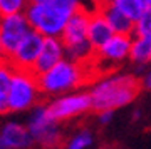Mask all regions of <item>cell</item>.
<instances>
[{
  "mask_svg": "<svg viewBox=\"0 0 151 149\" xmlns=\"http://www.w3.org/2000/svg\"><path fill=\"white\" fill-rule=\"evenodd\" d=\"M141 77L136 74L123 72H104L96 75L87 87V92L92 101V111L99 112L104 109H121L134 101L139 94Z\"/></svg>",
  "mask_w": 151,
  "mask_h": 149,
  "instance_id": "1",
  "label": "cell"
},
{
  "mask_svg": "<svg viewBox=\"0 0 151 149\" xmlns=\"http://www.w3.org/2000/svg\"><path fill=\"white\" fill-rule=\"evenodd\" d=\"M37 77L44 97L50 99L60 94L79 91L89 85L91 80L96 77V72L91 64H84L74 59L64 57L54 67H50L42 74H37Z\"/></svg>",
  "mask_w": 151,
  "mask_h": 149,
  "instance_id": "2",
  "label": "cell"
},
{
  "mask_svg": "<svg viewBox=\"0 0 151 149\" xmlns=\"http://www.w3.org/2000/svg\"><path fill=\"white\" fill-rule=\"evenodd\" d=\"M89 7L86 0H44L30 2L25 10L29 24L44 37H60L67 22L77 10Z\"/></svg>",
  "mask_w": 151,
  "mask_h": 149,
  "instance_id": "3",
  "label": "cell"
},
{
  "mask_svg": "<svg viewBox=\"0 0 151 149\" xmlns=\"http://www.w3.org/2000/svg\"><path fill=\"white\" fill-rule=\"evenodd\" d=\"M89 14H91V7H84L77 10L69 19L67 25L60 34V39L65 47V57L74 59L77 62H84V64H91L96 55V49L91 44L89 34H87Z\"/></svg>",
  "mask_w": 151,
  "mask_h": 149,
  "instance_id": "4",
  "label": "cell"
},
{
  "mask_svg": "<svg viewBox=\"0 0 151 149\" xmlns=\"http://www.w3.org/2000/svg\"><path fill=\"white\" fill-rule=\"evenodd\" d=\"M44 99L39 77L34 70L14 69L9 87V111L29 112Z\"/></svg>",
  "mask_w": 151,
  "mask_h": 149,
  "instance_id": "5",
  "label": "cell"
},
{
  "mask_svg": "<svg viewBox=\"0 0 151 149\" xmlns=\"http://www.w3.org/2000/svg\"><path fill=\"white\" fill-rule=\"evenodd\" d=\"M27 128L29 133L32 136L34 144H37L40 148H59L65 141L64 131L60 128V124L55 119L45 102H40L37 106L29 111L27 117Z\"/></svg>",
  "mask_w": 151,
  "mask_h": 149,
  "instance_id": "6",
  "label": "cell"
},
{
  "mask_svg": "<svg viewBox=\"0 0 151 149\" xmlns=\"http://www.w3.org/2000/svg\"><path fill=\"white\" fill-rule=\"evenodd\" d=\"M131 44H133L131 34H114L104 45H101L96 50V55L91 62L96 75L116 70L123 62L129 60Z\"/></svg>",
  "mask_w": 151,
  "mask_h": 149,
  "instance_id": "7",
  "label": "cell"
},
{
  "mask_svg": "<svg viewBox=\"0 0 151 149\" xmlns=\"http://www.w3.org/2000/svg\"><path fill=\"white\" fill-rule=\"evenodd\" d=\"M45 104H47L50 114L59 122H69L76 117H81L92 111L91 96L87 91H82V89L50 97Z\"/></svg>",
  "mask_w": 151,
  "mask_h": 149,
  "instance_id": "8",
  "label": "cell"
},
{
  "mask_svg": "<svg viewBox=\"0 0 151 149\" xmlns=\"http://www.w3.org/2000/svg\"><path fill=\"white\" fill-rule=\"evenodd\" d=\"M30 30L32 27L25 14L0 17V54L9 59Z\"/></svg>",
  "mask_w": 151,
  "mask_h": 149,
  "instance_id": "9",
  "label": "cell"
},
{
  "mask_svg": "<svg viewBox=\"0 0 151 149\" xmlns=\"http://www.w3.org/2000/svg\"><path fill=\"white\" fill-rule=\"evenodd\" d=\"M42 44H44V35L32 29L22 39V42L17 45L14 54L7 60L14 65V69L34 70V65L37 62V57L40 54V49H42Z\"/></svg>",
  "mask_w": 151,
  "mask_h": 149,
  "instance_id": "10",
  "label": "cell"
},
{
  "mask_svg": "<svg viewBox=\"0 0 151 149\" xmlns=\"http://www.w3.org/2000/svg\"><path fill=\"white\" fill-rule=\"evenodd\" d=\"M34 146L27 124L7 121L0 126V149H27Z\"/></svg>",
  "mask_w": 151,
  "mask_h": 149,
  "instance_id": "11",
  "label": "cell"
},
{
  "mask_svg": "<svg viewBox=\"0 0 151 149\" xmlns=\"http://www.w3.org/2000/svg\"><path fill=\"white\" fill-rule=\"evenodd\" d=\"M65 57V47L60 37H44V44L40 49V54L37 57V62L34 65L35 74H42L50 67H54L57 62H60Z\"/></svg>",
  "mask_w": 151,
  "mask_h": 149,
  "instance_id": "12",
  "label": "cell"
},
{
  "mask_svg": "<svg viewBox=\"0 0 151 149\" xmlns=\"http://www.w3.org/2000/svg\"><path fill=\"white\" fill-rule=\"evenodd\" d=\"M87 34H89V40H91V44L94 45L96 50L114 35V30L111 29L108 19H106V15L103 14V10L99 7H91Z\"/></svg>",
  "mask_w": 151,
  "mask_h": 149,
  "instance_id": "13",
  "label": "cell"
},
{
  "mask_svg": "<svg viewBox=\"0 0 151 149\" xmlns=\"http://www.w3.org/2000/svg\"><path fill=\"white\" fill-rule=\"evenodd\" d=\"M129 62L136 65V70H143L151 64V35H133Z\"/></svg>",
  "mask_w": 151,
  "mask_h": 149,
  "instance_id": "14",
  "label": "cell"
},
{
  "mask_svg": "<svg viewBox=\"0 0 151 149\" xmlns=\"http://www.w3.org/2000/svg\"><path fill=\"white\" fill-rule=\"evenodd\" d=\"M99 9L106 15V19H108L111 29L114 30V34H131L133 35V32H134V22L131 20L128 15H124L114 4L103 5Z\"/></svg>",
  "mask_w": 151,
  "mask_h": 149,
  "instance_id": "15",
  "label": "cell"
},
{
  "mask_svg": "<svg viewBox=\"0 0 151 149\" xmlns=\"http://www.w3.org/2000/svg\"><path fill=\"white\" fill-rule=\"evenodd\" d=\"M14 74V65L7 60L0 67V116L9 114V87H10V79Z\"/></svg>",
  "mask_w": 151,
  "mask_h": 149,
  "instance_id": "16",
  "label": "cell"
},
{
  "mask_svg": "<svg viewBox=\"0 0 151 149\" xmlns=\"http://www.w3.org/2000/svg\"><path fill=\"white\" fill-rule=\"evenodd\" d=\"M114 5L128 15L133 22H136L146 10H148V2L146 0H116Z\"/></svg>",
  "mask_w": 151,
  "mask_h": 149,
  "instance_id": "17",
  "label": "cell"
},
{
  "mask_svg": "<svg viewBox=\"0 0 151 149\" xmlns=\"http://www.w3.org/2000/svg\"><path fill=\"white\" fill-rule=\"evenodd\" d=\"M94 144V134L89 129H77L70 138L64 141V148L67 149H87Z\"/></svg>",
  "mask_w": 151,
  "mask_h": 149,
  "instance_id": "18",
  "label": "cell"
},
{
  "mask_svg": "<svg viewBox=\"0 0 151 149\" xmlns=\"http://www.w3.org/2000/svg\"><path fill=\"white\" fill-rule=\"evenodd\" d=\"M30 0H0V17L25 14Z\"/></svg>",
  "mask_w": 151,
  "mask_h": 149,
  "instance_id": "19",
  "label": "cell"
},
{
  "mask_svg": "<svg viewBox=\"0 0 151 149\" xmlns=\"http://www.w3.org/2000/svg\"><path fill=\"white\" fill-rule=\"evenodd\" d=\"M133 35H151V10H146L134 22V32H133Z\"/></svg>",
  "mask_w": 151,
  "mask_h": 149,
  "instance_id": "20",
  "label": "cell"
},
{
  "mask_svg": "<svg viewBox=\"0 0 151 149\" xmlns=\"http://www.w3.org/2000/svg\"><path fill=\"white\" fill-rule=\"evenodd\" d=\"M97 114V122L101 126H108L111 121H113V116H114V111L113 109H104V111H99L96 112Z\"/></svg>",
  "mask_w": 151,
  "mask_h": 149,
  "instance_id": "21",
  "label": "cell"
},
{
  "mask_svg": "<svg viewBox=\"0 0 151 149\" xmlns=\"http://www.w3.org/2000/svg\"><path fill=\"white\" fill-rule=\"evenodd\" d=\"M141 84H143L145 89L151 91V65H150V67H146L145 72L141 74Z\"/></svg>",
  "mask_w": 151,
  "mask_h": 149,
  "instance_id": "22",
  "label": "cell"
},
{
  "mask_svg": "<svg viewBox=\"0 0 151 149\" xmlns=\"http://www.w3.org/2000/svg\"><path fill=\"white\" fill-rule=\"evenodd\" d=\"M116 0H97L96 7H103V5H109V4H114Z\"/></svg>",
  "mask_w": 151,
  "mask_h": 149,
  "instance_id": "23",
  "label": "cell"
},
{
  "mask_svg": "<svg viewBox=\"0 0 151 149\" xmlns=\"http://www.w3.org/2000/svg\"><path fill=\"white\" fill-rule=\"evenodd\" d=\"M139 116H141V111H138V109H136V111L133 112V121H138V119H139Z\"/></svg>",
  "mask_w": 151,
  "mask_h": 149,
  "instance_id": "24",
  "label": "cell"
},
{
  "mask_svg": "<svg viewBox=\"0 0 151 149\" xmlns=\"http://www.w3.org/2000/svg\"><path fill=\"white\" fill-rule=\"evenodd\" d=\"M86 4L89 7H96V4H97V0H86Z\"/></svg>",
  "mask_w": 151,
  "mask_h": 149,
  "instance_id": "25",
  "label": "cell"
},
{
  "mask_svg": "<svg viewBox=\"0 0 151 149\" xmlns=\"http://www.w3.org/2000/svg\"><path fill=\"white\" fill-rule=\"evenodd\" d=\"M5 62H7V59L4 57V55H2V54H0V67H2V65L5 64Z\"/></svg>",
  "mask_w": 151,
  "mask_h": 149,
  "instance_id": "26",
  "label": "cell"
},
{
  "mask_svg": "<svg viewBox=\"0 0 151 149\" xmlns=\"http://www.w3.org/2000/svg\"><path fill=\"white\" fill-rule=\"evenodd\" d=\"M148 2V10H151V0H146Z\"/></svg>",
  "mask_w": 151,
  "mask_h": 149,
  "instance_id": "27",
  "label": "cell"
},
{
  "mask_svg": "<svg viewBox=\"0 0 151 149\" xmlns=\"http://www.w3.org/2000/svg\"><path fill=\"white\" fill-rule=\"evenodd\" d=\"M30 2H44V0H30Z\"/></svg>",
  "mask_w": 151,
  "mask_h": 149,
  "instance_id": "28",
  "label": "cell"
}]
</instances>
